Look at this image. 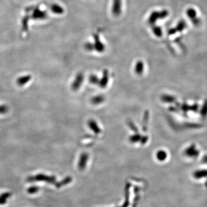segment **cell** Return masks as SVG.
<instances>
[{
	"label": "cell",
	"mask_w": 207,
	"mask_h": 207,
	"mask_svg": "<svg viewBox=\"0 0 207 207\" xmlns=\"http://www.w3.org/2000/svg\"><path fill=\"white\" fill-rule=\"evenodd\" d=\"M26 181L29 182H32L34 181H44L52 184H55L56 182V177L55 176H48L43 174H39L35 176L28 177L26 179Z\"/></svg>",
	"instance_id": "obj_1"
},
{
	"label": "cell",
	"mask_w": 207,
	"mask_h": 207,
	"mask_svg": "<svg viewBox=\"0 0 207 207\" xmlns=\"http://www.w3.org/2000/svg\"><path fill=\"white\" fill-rule=\"evenodd\" d=\"M186 13L188 17L191 20V22H192L194 26H198L201 24V20L199 17H197V13L194 8H189L188 9Z\"/></svg>",
	"instance_id": "obj_2"
},
{
	"label": "cell",
	"mask_w": 207,
	"mask_h": 207,
	"mask_svg": "<svg viewBox=\"0 0 207 207\" xmlns=\"http://www.w3.org/2000/svg\"><path fill=\"white\" fill-rule=\"evenodd\" d=\"M184 154L189 158H197L200 155V151L196 148L194 144H192L186 148Z\"/></svg>",
	"instance_id": "obj_3"
},
{
	"label": "cell",
	"mask_w": 207,
	"mask_h": 207,
	"mask_svg": "<svg viewBox=\"0 0 207 207\" xmlns=\"http://www.w3.org/2000/svg\"><path fill=\"white\" fill-rule=\"evenodd\" d=\"M47 17V14L45 12L41 10L39 8H36L33 9V12L32 14V18L36 20H43L46 19Z\"/></svg>",
	"instance_id": "obj_4"
},
{
	"label": "cell",
	"mask_w": 207,
	"mask_h": 207,
	"mask_svg": "<svg viewBox=\"0 0 207 207\" xmlns=\"http://www.w3.org/2000/svg\"><path fill=\"white\" fill-rule=\"evenodd\" d=\"M84 80V75L82 73H79L76 75L75 78L74 79L72 85H71V89L74 91H77L79 89V87L81 86L82 82Z\"/></svg>",
	"instance_id": "obj_5"
},
{
	"label": "cell",
	"mask_w": 207,
	"mask_h": 207,
	"mask_svg": "<svg viewBox=\"0 0 207 207\" xmlns=\"http://www.w3.org/2000/svg\"><path fill=\"white\" fill-rule=\"evenodd\" d=\"M88 160H89V154H87L86 152L82 153L80 155L79 162L78 164V168L81 171L83 170L86 168V164Z\"/></svg>",
	"instance_id": "obj_6"
},
{
	"label": "cell",
	"mask_w": 207,
	"mask_h": 207,
	"mask_svg": "<svg viewBox=\"0 0 207 207\" xmlns=\"http://www.w3.org/2000/svg\"><path fill=\"white\" fill-rule=\"evenodd\" d=\"M186 27V23L185 21L184 20H181L178 22L175 28H173L170 29L168 30V34L170 35L172 34H175L177 33V31L178 32H182V30H184Z\"/></svg>",
	"instance_id": "obj_7"
},
{
	"label": "cell",
	"mask_w": 207,
	"mask_h": 207,
	"mask_svg": "<svg viewBox=\"0 0 207 207\" xmlns=\"http://www.w3.org/2000/svg\"><path fill=\"white\" fill-rule=\"evenodd\" d=\"M94 39H95V44L94 47H95V50L99 52H103L105 50V46L103 44V43L101 42H100L99 39V34H94Z\"/></svg>",
	"instance_id": "obj_8"
},
{
	"label": "cell",
	"mask_w": 207,
	"mask_h": 207,
	"mask_svg": "<svg viewBox=\"0 0 207 207\" xmlns=\"http://www.w3.org/2000/svg\"><path fill=\"white\" fill-rule=\"evenodd\" d=\"M121 11V0H113L112 12L116 16L120 14Z\"/></svg>",
	"instance_id": "obj_9"
},
{
	"label": "cell",
	"mask_w": 207,
	"mask_h": 207,
	"mask_svg": "<svg viewBox=\"0 0 207 207\" xmlns=\"http://www.w3.org/2000/svg\"><path fill=\"white\" fill-rule=\"evenodd\" d=\"M108 81H109V72H108V70L105 69L103 71V77L99 80V87L102 89L105 88L108 85Z\"/></svg>",
	"instance_id": "obj_10"
},
{
	"label": "cell",
	"mask_w": 207,
	"mask_h": 207,
	"mask_svg": "<svg viewBox=\"0 0 207 207\" xmlns=\"http://www.w3.org/2000/svg\"><path fill=\"white\" fill-rule=\"evenodd\" d=\"M88 126L90 129L95 134H99L101 132V129L99 126L97 124L95 121L93 119H90L87 122Z\"/></svg>",
	"instance_id": "obj_11"
},
{
	"label": "cell",
	"mask_w": 207,
	"mask_h": 207,
	"mask_svg": "<svg viewBox=\"0 0 207 207\" xmlns=\"http://www.w3.org/2000/svg\"><path fill=\"white\" fill-rule=\"evenodd\" d=\"M50 10L52 13L56 14H62L64 13V9L60 5L58 4H52L50 6Z\"/></svg>",
	"instance_id": "obj_12"
},
{
	"label": "cell",
	"mask_w": 207,
	"mask_h": 207,
	"mask_svg": "<svg viewBox=\"0 0 207 207\" xmlns=\"http://www.w3.org/2000/svg\"><path fill=\"white\" fill-rule=\"evenodd\" d=\"M160 99L162 102L165 103H173L177 101V99L174 96L170 95H162Z\"/></svg>",
	"instance_id": "obj_13"
},
{
	"label": "cell",
	"mask_w": 207,
	"mask_h": 207,
	"mask_svg": "<svg viewBox=\"0 0 207 207\" xmlns=\"http://www.w3.org/2000/svg\"><path fill=\"white\" fill-rule=\"evenodd\" d=\"M160 18V12L158 11H154L151 13L150 17L148 18V22L150 24L154 25L158 20Z\"/></svg>",
	"instance_id": "obj_14"
},
{
	"label": "cell",
	"mask_w": 207,
	"mask_h": 207,
	"mask_svg": "<svg viewBox=\"0 0 207 207\" xmlns=\"http://www.w3.org/2000/svg\"><path fill=\"white\" fill-rule=\"evenodd\" d=\"M149 112L148 110H146L143 115L142 121V130L144 132H146L148 128V122L149 120Z\"/></svg>",
	"instance_id": "obj_15"
},
{
	"label": "cell",
	"mask_w": 207,
	"mask_h": 207,
	"mask_svg": "<svg viewBox=\"0 0 207 207\" xmlns=\"http://www.w3.org/2000/svg\"><path fill=\"white\" fill-rule=\"evenodd\" d=\"M135 71L138 75H141L144 71V63L142 61L139 60L135 65Z\"/></svg>",
	"instance_id": "obj_16"
},
{
	"label": "cell",
	"mask_w": 207,
	"mask_h": 207,
	"mask_svg": "<svg viewBox=\"0 0 207 207\" xmlns=\"http://www.w3.org/2000/svg\"><path fill=\"white\" fill-rule=\"evenodd\" d=\"M131 187V184L128 183L125 186V202L121 207H128L129 205V188Z\"/></svg>",
	"instance_id": "obj_17"
},
{
	"label": "cell",
	"mask_w": 207,
	"mask_h": 207,
	"mask_svg": "<svg viewBox=\"0 0 207 207\" xmlns=\"http://www.w3.org/2000/svg\"><path fill=\"white\" fill-rule=\"evenodd\" d=\"M105 101V97L103 95H97L91 99V103L93 105H99L103 103Z\"/></svg>",
	"instance_id": "obj_18"
},
{
	"label": "cell",
	"mask_w": 207,
	"mask_h": 207,
	"mask_svg": "<svg viewBox=\"0 0 207 207\" xmlns=\"http://www.w3.org/2000/svg\"><path fill=\"white\" fill-rule=\"evenodd\" d=\"M72 181V178L70 176H67L64 178L63 180H62V181L58 182H56L55 185L56 186L57 188H60L61 187H62L63 186L66 185H67L69 183H70Z\"/></svg>",
	"instance_id": "obj_19"
},
{
	"label": "cell",
	"mask_w": 207,
	"mask_h": 207,
	"mask_svg": "<svg viewBox=\"0 0 207 207\" xmlns=\"http://www.w3.org/2000/svg\"><path fill=\"white\" fill-rule=\"evenodd\" d=\"M31 79V76L30 75L22 76L21 77L18 78L17 79V85L19 86H22L26 84L27 82H29Z\"/></svg>",
	"instance_id": "obj_20"
},
{
	"label": "cell",
	"mask_w": 207,
	"mask_h": 207,
	"mask_svg": "<svg viewBox=\"0 0 207 207\" xmlns=\"http://www.w3.org/2000/svg\"><path fill=\"white\" fill-rule=\"evenodd\" d=\"M193 177L196 179H200L202 178L207 177V170H196L193 173Z\"/></svg>",
	"instance_id": "obj_21"
},
{
	"label": "cell",
	"mask_w": 207,
	"mask_h": 207,
	"mask_svg": "<svg viewBox=\"0 0 207 207\" xmlns=\"http://www.w3.org/2000/svg\"><path fill=\"white\" fill-rule=\"evenodd\" d=\"M167 156H168V154L166 151L164 150H159L156 154V158L160 162H162L164 160H166Z\"/></svg>",
	"instance_id": "obj_22"
},
{
	"label": "cell",
	"mask_w": 207,
	"mask_h": 207,
	"mask_svg": "<svg viewBox=\"0 0 207 207\" xmlns=\"http://www.w3.org/2000/svg\"><path fill=\"white\" fill-rule=\"evenodd\" d=\"M141 138H142V136L140 134L135 133V134H134L129 137V142L132 143H136L138 142H140Z\"/></svg>",
	"instance_id": "obj_23"
},
{
	"label": "cell",
	"mask_w": 207,
	"mask_h": 207,
	"mask_svg": "<svg viewBox=\"0 0 207 207\" xmlns=\"http://www.w3.org/2000/svg\"><path fill=\"white\" fill-rule=\"evenodd\" d=\"M28 22H29V17L28 16H25L22 18V29L24 32H27L28 30Z\"/></svg>",
	"instance_id": "obj_24"
},
{
	"label": "cell",
	"mask_w": 207,
	"mask_h": 207,
	"mask_svg": "<svg viewBox=\"0 0 207 207\" xmlns=\"http://www.w3.org/2000/svg\"><path fill=\"white\" fill-rule=\"evenodd\" d=\"M200 114L203 117L207 116V99H205L204 102L203 106L200 109Z\"/></svg>",
	"instance_id": "obj_25"
},
{
	"label": "cell",
	"mask_w": 207,
	"mask_h": 207,
	"mask_svg": "<svg viewBox=\"0 0 207 207\" xmlns=\"http://www.w3.org/2000/svg\"><path fill=\"white\" fill-rule=\"evenodd\" d=\"M152 31H153V33L154 34L155 36H156L157 37L160 38L162 35V29L160 28V26H152Z\"/></svg>",
	"instance_id": "obj_26"
},
{
	"label": "cell",
	"mask_w": 207,
	"mask_h": 207,
	"mask_svg": "<svg viewBox=\"0 0 207 207\" xmlns=\"http://www.w3.org/2000/svg\"><path fill=\"white\" fill-rule=\"evenodd\" d=\"M89 82H91V84L93 85H99V78L97 75H95V74H91L90 75L89 78Z\"/></svg>",
	"instance_id": "obj_27"
},
{
	"label": "cell",
	"mask_w": 207,
	"mask_h": 207,
	"mask_svg": "<svg viewBox=\"0 0 207 207\" xmlns=\"http://www.w3.org/2000/svg\"><path fill=\"white\" fill-rule=\"evenodd\" d=\"M39 190V188L38 186H30V188H28L26 191L29 194H34L35 193L38 192Z\"/></svg>",
	"instance_id": "obj_28"
},
{
	"label": "cell",
	"mask_w": 207,
	"mask_h": 207,
	"mask_svg": "<svg viewBox=\"0 0 207 207\" xmlns=\"http://www.w3.org/2000/svg\"><path fill=\"white\" fill-rule=\"evenodd\" d=\"M127 124L130 128V129H131L132 131H134V132H135V133H138L139 130H138V128L136 127V125H135V124L132 121H128V123H127Z\"/></svg>",
	"instance_id": "obj_29"
},
{
	"label": "cell",
	"mask_w": 207,
	"mask_h": 207,
	"mask_svg": "<svg viewBox=\"0 0 207 207\" xmlns=\"http://www.w3.org/2000/svg\"><path fill=\"white\" fill-rule=\"evenodd\" d=\"M181 110L185 113H187L188 112L190 111V105H188V104L183 103L182 104H180V108Z\"/></svg>",
	"instance_id": "obj_30"
},
{
	"label": "cell",
	"mask_w": 207,
	"mask_h": 207,
	"mask_svg": "<svg viewBox=\"0 0 207 207\" xmlns=\"http://www.w3.org/2000/svg\"><path fill=\"white\" fill-rule=\"evenodd\" d=\"M168 15V12L166 10L164 9L160 12V19H164V18L167 17Z\"/></svg>",
	"instance_id": "obj_31"
},
{
	"label": "cell",
	"mask_w": 207,
	"mask_h": 207,
	"mask_svg": "<svg viewBox=\"0 0 207 207\" xmlns=\"http://www.w3.org/2000/svg\"><path fill=\"white\" fill-rule=\"evenodd\" d=\"M85 48L88 51H91L95 50L94 44L91 43H86L85 44Z\"/></svg>",
	"instance_id": "obj_32"
},
{
	"label": "cell",
	"mask_w": 207,
	"mask_h": 207,
	"mask_svg": "<svg viewBox=\"0 0 207 207\" xmlns=\"http://www.w3.org/2000/svg\"><path fill=\"white\" fill-rule=\"evenodd\" d=\"M198 105L197 104H194L192 105H190V111L193 112H197L198 111Z\"/></svg>",
	"instance_id": "obj_33"
},
{
	"label": "cell",
	"mask_w": 207,
	"mask_h": 207,
	"mask_svg": "<svg viewBox=\"0 0 207 207\" xmlns=\"http://www.w3.org/2000/svg\"><path fill=\"white\" fill-rule=\"evenodd\" d=\"M8 111V108L6 105H0V114H4Z\"/></svg>",
	"instance_id": "obj_34"
},
{
	"label": "cell",
	"mask_w": 207,
	"mask_h": 207,
	"mask_svg": "<svg viewBox=\"0 0 207 207\" xmlns=\"http://www.w3.org/2000/svg\"><path fill=\"white\" fill-rule=\"evenodd\" d=\"M186 127L188 128H197L198 127H200L201 125L197 124H194V123H187Z\"/></svg>",
	"instance_id": "obj_35"
},
{
	"label": "cell",
	"mask_w": 207,
	"mask_h": 207,
	"mask_svg": "<svg viewBox=\"0 0 207 207\" xmlns=\"http://www.w3.org/2000/svg\"><path fill=\"white\" fill-rule=\"evenodd\" d=\"M11 196H12V193L10 192H5L0 195L1 197H2V198H5V199H6V200L9 198Z\"/></svg>",
	"instance_id": "obj_36"
},
{
	"label": "cell",
	"mask_w": 207,
	"mask_h": 207,
	"mask_svg": "<svg viewBox=\"0 0 207 207\" xmlns=\"http://www.w3.org/2000/svg\"><path fill=\"white\" fill-rule=\"evenodd\" d=\"M148 140V136H142L140 142H141L142 144L144 145L147 142Z\"/></svg>",
	"instance_id": "obj_37"
},
{
	"label": "cell",
	"mask_w": 207,
	"mask_h": 207,
	"mask_svg": "<svg viewBox=\"0 0 207 207\" xmlns=\"http://www.w3.org/2000/svg\"><path fill=\"white\" fill-rule=\"evenodd\" d=\"M168 110L171 112H178V109L177 108V107H170L168 108Z\"/></svg>",
	"instance_id": "obj_38"
},
{
	"label": "cell",
	"mask_w": 207,
	"mask_h": 207,
	"mask_svg": "<svg viewBox=\"0 0 207 207\" xmlns=\"http://www.w3.org/2000/svg\"><path fill=\"white\" fill-rule=\"evenodd\" d=\"M6 203V199L2 198V197L0 196V205L5 204Z\"/></svg>",
	"instance_id": "obj_39"
},
{
	"label": "cell",
	"mask_w": 207,
	"mask_h": 207,
	"mask_svg": "<svg viewBox=\"0 0 207 207\" xmlns=\"http://www.w3.org/2000/svg\"><path fill=\"white\" fill-rule=\"evenodd\" d=\"M202 162L204 164H207V155H205L202 159Z\"/></svg>",
	"instance_id": "obj_40"
}]
</instances>
